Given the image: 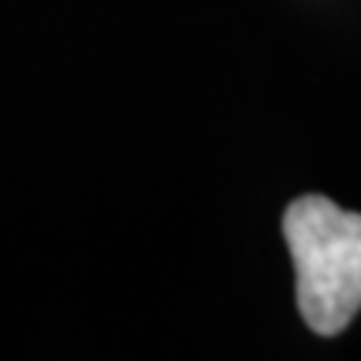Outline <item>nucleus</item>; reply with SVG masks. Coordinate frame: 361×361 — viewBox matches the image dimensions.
Masks as SVG:
<instances>
[{"instance_id":"nucleus-1","label":"nucleus","mask_w":361,"mask_h":361,"mask_svg":"<svg viewBox=\"0 0 361 361\" xmlns=\"http://www.w3.org/2000/svg\"><path fill=\"white\" fill-rule=\"evenodd\" d=\"M281 228L305 324L324 338L345 331L361 311V214L324 194H305L288 204Z\"/></svg>"}]
</instances>
